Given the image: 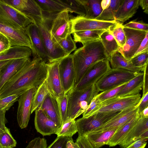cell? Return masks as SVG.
I'll return each mask as SVG.
<instances>
[{
  "label": "cell",
  "mask_w": 148,
  "mask_h": 148,
  "mask_svg": "<svg viewBox=\"0 0 148 148\" xmlns=\"http://www.w3.org/2000/svg\"><path fill=\"white\" fill-rule=\"evenodd\" d=\"M48 71L46 63L34 57L10 79L0 90V99L11 95L22 94L33 88L38 89L46 79Z\"/></svg>",
  "instance_id": "cell-1"
},
{
  "label": "cell",
  "mask_w": 148,
  "mask_h": 148,
  "mask_svg": "<svg viewBox=\"0 0 148 148\" xmlns=\"http://www.w3.org/2000/svg\"><path fill=\"white\" fill-rule=\"evenodd\" d=\"M72 54L75 73V86L90 66L98 61L108 59L100 40L84 44Z\"/></svg>",
  "instance_id": "cell-2"
},
{
  "label": "cell",
  "mask_w": 148,
  "mask_h": 148,
  "mask_svg": "<svg viewBox=\"0 0 148 148\" xmlns=\"http://www.w3.org/2000/svg\"><path fill=\"white\" fill-rule=\"evenodd\" d=\"M99 92L94 84L82 89H73L67 94V119H75L83 114Z\"/></svg>",
  "instance_id": "cell-3"
},
{
  "label": "cell",
  "mask_w": 148,
  "mask_h": 148,
  "mask_svg": "<svg viewBox=\"0 0 148 148\" xmlns=\"http://www.w3.org/2000/svg\"><path fill=\"white\" fill-rule=\"evenodd\" d=\"M44 17V19L41 21L34 19L39 29L47 53V62L46 63H50L60 60L67 56L52 39L49 32L50 20L49 18Z\"/></svg>",
  "instance_id": "cell-4"
},
{
  "label": "cell",
  "mask_w": 148,
  "mask_h": 148,
  "mask_svg": "<svg viewBox=\"0 0 148 148\" xmlns=\"http://www.w3.org/2000/svg\"><path fill=\"white\" fill-rule=\"evenodd\" d=\"M32 17L0 0V23L17 29H25L34 23Z\"/></svg>",
  "instance_id": "cell-5"
},
{
  "label": "cell",
  "mask_w": 148,
  "mask_h": 148,
  "mask_svg": "<svg viewBox=\"0 0 148 148\" xmlns=\"http://www.w3.org/2000/svg\"><path fill=\"white\" fill-rule=\"evenodd\" d=\"M69 12L72 13V11L67 8L53 14L51 18L50 33L52 39L56 43L72 34Z\"/></svg>",
  "instance_id": "cell-6"
},
{
  "label": "cell",
  "mask_w": 148,
  "mask_h": 148,
  "mask_svg": "<svg viewBox=\"0 0 148 148\" xmlns=\"http://www.w3.org/2000/svg\"><path fill=\"white\" fill-rule=\"evenodd\" d=\"M139 73L123 69H111L95 84L99 92L103 91L128 82Z\"/></svg>",
  "instance_id": "cell-7"
},
{
  "label": "cell",
  "mask_w": 148,
  "mask_h": 148,
  "mask_svg": "<svg viewBox=\"0 0 148 148\" xmlns=\"http://www.w3.org/2000/svg\"><path fill=\"white\" fill-rule=\"evenodd\" d=\"M120 112H98L77 119L76 123L78 136H85L93 131L105 124Z\"/></svg>",
  "instance_id": "cell-8"
},
{
  "label": "cell",
  "mask_w": 148,
  "mask_h": 148,
  "mask_svg": "<svg viewBox=\"0 0 148 148\" xmlns=\"http://www.w3.org/2000/svg\"><path fill=\"white\" fill-rule=\"evenodd\" d=\"M141 98V95L122 97L115 96L100 102L92 111L98 112H120L136 106Z\"/></svg>",
  "instance_id": "cell-9"
},
{
  "label": "cell",
  "mask_w": 148,
  "mask_h": 148,
  "mask_svg": "<svg viewBox=\"0 0 148 148\" xmlns=\"http://www.w3.org/2000/svg\"><path fill=\"white\" fill-rule=\"evenodd\" d=\"M111 69L110 62L108 59L94 63L88 69L73 89H81L95 84Z\"/></svg>",
  "instance_id": "cell-10"
},
{
  "label": "cell",
  "mask_w": 148,
  "mask_h": 148,
  "mask_svg": "<svg viewBox=\"0 0 148 148\" xmlns=\"http://www.w3.org/2000/svg\"><path fill=\"white\" fill-rule=\"evenodd\" d=\"M125 43L122 48L119 47L117 51L127 61L134 56L148 31L123 27Z\"/></svg>",
  "instance_id": "cell-11"
},
{
  "label": "cell",
  "mask_w": 148,
  "mask_h": 148,
  "mask_svg": "<svg viewBox=\"0 0 148 148\" xmlns=\"http://www.w3.org/2000/svg\"><path fill=\"white\" fill-rule=\"evenodd\" d=\"M58 68L63 91L64 94H67L75 87V73L72 54L60 60Z\"/></svg>",
  "instance_id": "cell-12"
},
{
  "label": "cell",
  "mask_w": 148,
  "mask_h": 148,
  "mask_svg": "<svg viewBox=\"0 0 148 148\" xmlns=\"http://www.w3.org/2000/svg\"><path fill=\"white\" fill-rule=\"evenodd\" d=\"M71 32L79 31L95 30H109L116 22L115 21H104L92 19L84 16L78 15L70 19Z\"/></svg>",
  "instance_id": "cell-13"
},
{
  "label": "cell",
  "mask_w": 148,
  "mask_h": 148,
  "mask_svg": "<svg viewBox=\"0 0 148 148\" xmlns=\"http://www.w3.org/2000/svg\"><path fill=\"white\" fill-rule=\"evenodd\" d=\"M37 89L33 88L27 90L20 95L18 100L17 119L18 125L21 129L26 127L28 125L31 114L32 99Z\"/></svg>",
  "instance_id": "cell-14"
},
{
  "label": "cell",
  "mask_w": 148,
  "mask_h": 148,
  "mask_svg": "<svg viewBox=\"0 0 148 148\" xmlns=\"http://www.w3.org/2000/svg\"><path fill=\"white\" fill-rule=\"evenodd\" d=\"M60 60L46 63L48 71L47 77L45 80L47 87L49 93L57 101L64 95L59 72L58 67Z\"/></svg>",
  "instance_id": "cell-15"
},
{
  "label": "cell",
  "mask_w": 148,
  "mask_h": 148,
  "mask_svg": "<svg viewBox=\"0 0 148 148\" xmlns=\"http://www.w3.org/2000/svg\"><path fill=\"white\" fill-rule=\"evenodd\" d=\"M31 41L32 55L47 62V55L45 47L39 28L35 22L29 25L25 28Z\"/></svg>",
  "instance_id": "cell-16"
},
{
  "label": "cell",
  "mask_w": 148,
  "mask_h": 148,
  "mask_svg": "<svg viewBox=\"0 0 148 148\" xmlns=\"http://www.w3.org/2000/svg\"><path fill=\"white\" fill-rule=\"evenodd\" d=\"M3 0L34 20L41 21L44 19L42 12L35 0Z\"/></svg>",
  "instance_id": "cell-17"
},
{
  "label": "cell",
  "mask_w": 148,
  "mask_h": 148,
  "mask_svg": "<svg viewBox=\"0 0 148 148\" xmlns=\"http://www.w3.org/2000/svg\"><path fill=\"white\" fill-rule=\"evenodd\" d=\"M0 33L9 40L12 46H25L32 50L31 43L25 29H15L0 23Z\"/></svg>",
  "instance_id": "cell-18"
},
{
  "label": "cell",
  "mask_w": 148,
  "mask_h": 148,
  "mask_svg": "<svg viewBox=\"0 0 148 148\" xmlns=\"http://www.w3.org/2000/svg\"><path fill=\"white\" fill-rule=\"evenodd\" d=\"M34 122L36 131L43 136L56 134L59 128L40 108L35 111Z\"/></svg>",
  "instance_id": "cell-19"
},
{
  "label": "cell",
  "mask_w": 148,
  "mask_h": 148,
  "mask_svg": "<svg viewBox=\"0 0 148 148\" xmlns=\"http://www.w3.org/2000/svg\"><path fill=\"white\" fill-rule=\"evenodd\" d=\"M137 111L138 108L136 106L121 111L105 124L92 132L119 128L130 120Z\"/></svg>",
  "instance_id": "cell-20"
},
{
  "label": "cell",
  "mask_w": 148,
  "mask_h": 148,
  "mask_svg": "<svg viewBox=\"0 0 148 148\" xmlns=\"http://www.w3.org/2000/svg\"><path fill=\"white\" fill-rule=\"evenodd\" d=\"M39 108H40L59 128L60 127L62 122L58 102L56 99L49 93L47 95Z\"/></svg>",
  "instance_id": "cell-21"
},
{
  "label": "cell",
  "mask_w": 148,
  "mask_h": 148,
  "mask_svg": "<svg viewBox=\"0 0 148 148\" xmlns=\"http://www.w3.org/2000/svg\"><path fill=\"white\" fill-rule=\"evenodd\" d=\"M147 130L148 117L140 114L139 118L136 124L118 145L122 148H126L135 140L140 139L141 135Z\"/></svg>",
  "instance_id": "cell-22"
},
{
  "label": "cell",
  "mask_w": 148,
  "mask_h": 148,
  "mask_svg": "<svg viewBox=\"0 0 148 148\" xmlns=\"http://www.w3.org/2000/svg\"><path fill=\"white\" fill-rule=\"evenodd\" d=\"M139 0H122L115 16V21L123 23L136 13L139 6Z\"/></svg>",
  "instance_id": "cell-23"
},
{
  "label": "cell",
  "mask_w": 148,
  "mask_h": 148,
  "mask_svg": "<svg viewBox=\"0 0 148 148\" xmlns=\"http://www.w3.org/2000/svg\"><path fill=\"white\" fill-rule=\"evenodd\" d=\"M30 58L12 60L1 70L0 90L5 84L17 72Z\"/></svg>",
  "instance_id": "cell-24"
},
{
  "label": "cell",
  "mask_w": 148,
  "mask_h": 148,
  "mask_svg": "<svg viewBox=\"0 0 148 148\" xmlns=\"http://www.w3.org/2000/svg\"><path fill=\"white\" fill-rule=\"evenodd\" d=\"M140 114L137 112L130 120L118 128L107 145L110 147L115 146L118 144L123 139L137 122Z\"/></svg>",
  "instance_id": "cell-25"
},
{
  "label": "cell",
  "mask_w": 148,
  "mask_h": 148,
  "mask_svg": "<svg viewBox=\"0 0 148 148\" xmlns=\"http://www.w3.org/2000/svg\"><path fill=\"white\" fill-rule=\"evenodd\" d=\"M143 72H140L127 82L116 96H133L140 94L143 85Z\"/></svg>",
  "instance_id": "cell-26"
},
{
  "label": "cell",
  "mask_w": 148,
  "mask_h": 148,
  "mask_svg": "<svg viewBox=\"0 0 148 148\" xmlns=\"http://www.w3.org/2000/svg\"><path fill=\"white\" fill-rule=\"evenodd\" d=\"M118 129L112 128L101 131L92 132L85 136L95 148H99L104 145H107Z\"/></svg>",
  "instance_id": "cell-27"
},
{
  "label": "cell",
  "mask_w": 148,
  "mask_h": 148,
  "mask_svg": "<svg viewBox=\"0 0 148 148\" xmlns=\"http://www.w3.org/2000/svg\"><path fill=\"white\" fill-rule=\"evenodd\" d=\"M31 49L23 46H12L8 51L0 54V61L17 59L30 58Z\"/></svg>",
  "instance_id": "cell-28"
},
{
  "label": "cell",
  "mask_w": 148,
  "mask_h": 148,
  "mask_svg": "<svg viewBox=\"0 0 148 148\" xmlns=\"http://www.w3.org/2000/svg\"><path fill=\"white\" fill-rule=\"evenodd\" d=\"M111 69H123L134 72H143L144 69L134 66L129 61L126 60L122 55L117 51L108 59Z\"/></svg>",
  "instance_id": "cell-29"
},
{
  "label": "cell",
  "mask_w": 148,
  "mask_h": 148,
  "mask_svg": "<svg viewBox=\"0 0 148 148\" xmlns=\"http://www.w3.org/2000/svg\"><path fill=\"white\" fill-rule=\"evenodd\" d=\"M106 30H95L81 31L75 32L73 35L75 42L81 43L83 45L88 42L100 40L101 34Z\"/></svg>",
  "instance_id": "cell-30"
},
{
  "label": "cell",
  "mask_w": 148,
  "mask_h": 148,
  "mask_svg": "<svg viewBox=\"0 0 148 148\" xmlns=\"http://www.w3.org/2000/svg\"><path fill=\"white\" fill-rule=\"evenodd\" d=\"M100 40L108 60L113 54L117 51L119 47L109 30L106 31L101 34Z\"/></svg>",
  "instance_id": "cell-31"
},
{
  "label": "cell",
  "mask_w": 148,
  "mask_h": 148,
  "mask_svg": "<svg viewBox=\"0 0 148 148\" xmlns=\"http://www.w3.org/2000/svg\"><path fill=\"white\" fill-rule=\"evenodd\" d=\"M43 13L49 14L58 13L67 8L59 0H35Z\"/></svg>",
  "instance_id": "cell-32"
},
{
  "label": "cell",
  "mask_w": 148,
  "mask_h": 148,
  "mask_svg": "<svg viewBox=\"0 0 148 148\" xmlns=\"http://www.w3.org/2000/svg\"><path fill=\"white\" fill-rule=\"evenodd\" d=\"M83 5L86 12V18L95 19L100 14L103 10L101 6L100 0H80Z\"/></svg>",
  "instance_id": "cell-33"
},
{
  "label": "cell",
  "mask_w": 148,
  "mask_h": 148,
  "mask_svg": "<svg viewBox=\"0 0 148 148\" xmlns=\"http://www.w3.org/2000/svg\"><path fill=\"white\" fill-rule=\"evenodd\" d=\"M121 1L122 0H110L108 7L103 10L95 19L104 21H115L116 14Z\"/></svg>",
  "instance_id": "cell-34"
},
{
  "label": "cell",
  "mask_w": 148,
  "mask_h": 148,
  "mask_svg": "<svg viewBox=\"0 0 148 148\" xmlns=\"http://www.w3.org/2000/svg\"><path fill=\"white\" fill-rule=\"evenodd\" d=\"M49 92L45 80L39 86L34 96L31 104V114L40 106Z\"/></svg>",
  "instance_id": "cell-35"
},
{
  "label": "cell",
  "mask_w": 148,
  "mask_h": 148,
  "mask_svg": "<svg viewBox=\"0 0 148 148\" xmlns=\"http://www.w3.org/2000/svg\"><path fill=\"white\" fill-rule=\"evenodd\" d=\"M77 132L76 121L68 119L62 123L56 134L57 136L71 137Z\"/></svg>",
  "instance_id": "cell-36"
},
{
  "label": "cell",
  "mask_w": 148,
  "mask_h": 148,
  "mask_svg": "<svg viewBox=\"0 0 148 148\" xmlns=\"http://www.w3.org/2000/svg\"><path fill=\"white\" fill-rule=\"evenodd\" d=\"M16 141L12 135L10 129L5 127L0 130V144L2 146L14 148L16 147Z\"/></svg>",
  "instance_id": "cell-37"
},
{
  "label": "cell",
  "mask_w": 148,
  "mask_h": 148,
  "mask_svg": "<svg viewBox=\"0 0 148 148\" xmlns=\"http://www.w3.org/2000/svg\"><path fill=\"white\" fill-rule=\"evenodd\" d=\"M123 25L116 22L109 30L117 42L119 47L120 48L123 47L125 43V36L123 30Z\"/></svg>",
  "instance_id": "cell-38"
},
{
  "label": "cell",
  "mask_w": 148,
  "mask_h": 148,
  "mask_svg": "<svg viewBox=\"0 0 148 148\" xmlns=\"http://www.w3.org/2000/svg\"><path fill=\"white\" fill-rule=\"evenodd\" d=\"M67 8H69L72 12L79 16H85L86 12L80 0H59Z\"/></svg>",
  "instance_id": "cell-39"
},
{
  "label": "cell",
  "mask_w": 148,
  "mask_h": 148,
  "mask_svg": "<svg viewBox=\"0 0 148 148\" xmlns=\"http://www.w3.org/2000/svg\"><path fill=\"white\" fill-rule=\"evenodd\" d=\"M56 44L62 49L67 56L77 49L76 42L72 39L71 34L69 35L66 38L60 40Z\"/></svg>",
  "instance_id": "cell-40"
},
{
  "label": "cell",
  "mask_w": 148,
  "mask_h": 148,
  "mask_svg": "<svg viewBox=\"0 0 148 148\" xmlns=\"http://www.w3.org/2000/svg\"><path fill=\"white\" fill-rule=\"evenodd\" d=\"M127 83L102 91L98 94L95 97L100 102L114 97L116 96Z\"/></svg>",
  "instance_id": "cell-41"
},
{
  "label": "cell",
  "mask_w": 148,
  "mask_h": 148,
  "mask_svg": "<svg viewBox=\"0 0 148 148\" xmlns=\"http://www.w3.org/2000/svg\"><path fill=\"white\" fill-rule=\"evenodd\" d=\"M129 61L134 66L144 69L148 63V51L133 56Z\"/></svg>",
  "instance_id": "cell-42"
},
{
  "label": "cell",
  "mask_w": 148,
  "mask_h": 148,
  "mask_svg": "<svg viewBox=\"0 0 148 148\" xmlns=\"http://www.w3.org/2000/svg\"><path fill=\"white\" fill-rule=\"evenodd\" d=\"M68 99V95L64 94L57 100L62 123L67 119Z\"/></svg>",
  "instance_id": "cell-43"
},
{
  "label": "cell",
  "mask_w": 148,
  "mask_h": 148,
  "mask_svg": "<svg viewBox=\"0 0 148 148\" xmlns=\"http://www.w3.org/2000/svg\"><path fill=\"white\" fill-rule=\"evenodd\" d=\"M21 95H13L0 99V108L7 111L16 101H18Z\"/></svg>",
  "instance_id": "cell-44"
},
{
  "label": "cell",
  "mask_w": 148,
  "mask_h": 148,
  "mask_svg": "<svg viewBox=\"0 0 148 148\" xmlns=\"http://www.w3.org/2000/svg\"><path fill=\"white\" fill-rule=\"evenodd\" d=\"M72 138L71 137L57 136L47 148H66L67 141Z\"/></svg>",
  "instance_id": "cell-45"
},
{
  "label": "cell",
  "mask_w": 148,
  "mask_h": 148,
  "mask_svg": "<svg viewBox=\"0 0 148 148\" xmlns=\"http://www.w3.org/2000/svg\"><path fill=\"white\" fill-rule=\"evenodd\" d=\"M124 27L148 31V25L142 21H131L123 25Z\"/></svg>",
  "instance_id": "cell-46"
},
{
  "label": "cell",
  "mask_w": 148,
  "mask_h": 148,
  "mask_svg": "<svg viewBox=\"0 0 148 148\" xmlns=\"http://www.w3.org/2000/svg\"><path fill=\"white\" fill-rule=\"evenodd\" d=\"M46 139L40 137H36L31 141L25 148H47Z\"/></svg>",
  "instance_id": "cell-47"
},
{
  "label": "cell",
  "mask_w": 148,
  "mask_h": 148,
  "mask_svg": "<svg viewBox=\"0 0 148 148\" xmlns=\"http://www.w3.org/2000/svg\"><path fill=\"white\" fill-rule=\"evenodd\" d=\"M12 46L9 40L0 33V54L8 51Z\"/></svg>",
  "instance_id": "cell-48"
},
{
  "label": "cell",
  "mask_w": 148,
  "mask_h": 148,
  "mask_svg": "<svg viewBox=\"0 0 148 148\" xmlns=\"http://www.w3.org/2000/svg\"><path fill=\"white\" fill-rule=\"evenodd\" d=\"M75 143L80 148H95L86 136H78Z\"/></svg>",
  "instance_id": "cell-49"
},
{
  "label": "cell",
  "mask_w": 148,
  "mask_h": 148,
  "mask_svg": "<svg viewBox=\"0 0 148 148\" xmlns=\"http://www.w3.org/2000/svg\"><path fill=\"white\" fill-rule=\"evenodd\" d=\"M136 106L137 107L138 112L139 114L148 107V92L141 97L140 101Z\"/></svg>",
  "instance_id": "cell-50"
},
{
  "label": "cell",
  "mask_w": 148,
  "mask_h": 148,
  "mask_svg": "<svg viewBox=\"0 0 148 148\" xmlns=\"http://www.w3.org/2000/svg\"><path fill=\"white\" fill-rule=\"evenodd\" d=\"M147 51H148V32L146 34L145 37L133 56Z\"/></svg>",
  "instance_id": "cell-51"
},
{
  "label": "cell",
  "mask_w": 148,
  "mask_h": 148,
  "mask_svg": "<svg viewBox=\"0 0 148 148\" xmlns=\"http://www.w3.org/2000/svg\"><path fill=\"white\" fill-rule=\"evenodd\" d=\"M148 64L144 67L143 71V97L147 92H148Z\"/></svg>",
  "instance_id": "cell-52"
},
{
  "label": "cell",
  "mask_w": 148,
  "mask_h": 148,
  "mask_svg": "<svg viewBox=\"0 0 148 148\" xmlns=\"http://www.w3.org/2000/svg\"><path fill=\"white\" fill-rule=\"evenodd\" d=\"M100 102L95 97L92 99L86 110L82 114L83 117L88 116L90 113L93 110L95 107Z\"/></svg>",
  "instance_id": "cell-53"
},
{
  "label": "cell",
  "mask_w": 148,
  "mask_h": 148,
  "mask_svg": "<svg viewBox=\"0 0 148 148\" xmlns=\"http://www.w3.org/2000/svg\"><path fill=\"white\" fill-rule=\"evenodd\" d=\"M147 140L143 139H138L126 148H145L146 145Z\"/></svg>",
  "instance_id": "cell-54"
},
{
  "label": "cell",
  "mask_w": 148,
  "mask_h": 148,
  "mask_svg": "<svg viewBox=\"0 0 148 148\" xmlns=\"http://www.w3.org/2000/svg\"><path fill=\"white\" fill-rule=\"evenodd\" d=\"M6 112L5 110L0 108V130L6 127L5 124L7 122L5 116Z\"/></svg>",
  "instance_id": "cell-55"
},
{
  "label": "cell",
  "mask_w": 148,
  "mask_h": 148,
  "mask_svg": "<svg viewBox=\"0 0 148 148\" xmlns=\"http://www.w3.org/2000/svg\"><path fill=\"white\" fill-rule=\"evenodd\" d=\"M139 5L144 10L143 12L148 14V0H139Z\"/></svg>",
  "instance_id": "cell-56"
},
{
  "label": "cell",
  "mask_w": 148,
  "mask_h": 148,
  "mask_svg": "<svg viewBox=\"0 0 148 148\" xmlns=\"http://www.w3.org/2000/svg\"><path fill=\"white\" fill-rule=\"evenodd\" d=\"M66 147V148H80L77 144L73 141L72 138L67 141Z\"/></svg>",
  "instance_id": "cell-57"
},
{
  "label": "cell",
  "mask_w": 148,
  "mask_h": 148,
  "mask_svg": "<svg viewBox=\"0 0 148 148\" xmlns=\"http://www.w3.org/2000/svg\"><path fill=\"white\" fill-rule=\"evenodd\" d=\"M110 0H103L101 2V6L103 10L107 8L109 5Z\"/></svg>",
  "instance_id": "cell-58"
},
{
  "label": "cell",
  "mask_w": 148,
  "mask_h": 148,
  "mask_svg": "<svg viewBox=\"0 0 148 148\" xmlns=\"http://www.w3.org/2000/svg\"><path fill=\"white\" fill-rule=\"evenodd\" d=\"M12 60H8L0 61V70L10 62Z\"/></svg>",
  "instance_id": "cell-59"
},
{
  "label": "cell",
  "mask_w": 148,
  "mask_h": 148,
  "mask_svg": "<svg viewBox=\"0 0 148 148\" xmlns=\"http://www.w3.org/2000/svg\"><path fill=\"white\" fill-rule=\"evenodd\" d=\"M140 114L143 116L148 117V107L145 108Z\"/></svg>",
  "instance_id": "cell-60"
},
{
  "label": "cell",
  "mask_w": 148,
  "mask_h": 148,
  "mask_svg": "<svg viewBox=\"0 0 148 148\" xmlns=\"http://www.w3.org/2000/svg\"><path fill=\"white\" fill-rule=\"evenodd\" d=\"M0 148H8L3 147L0 144Z\"/></svg>",
  "instance_id": "cell-61"
},
{
  "label": "cell",
  "mask_w": 148,
  "mask_h": 148,
  "mask_svg": "<svg viewBox=\"0 0 148 148\" xmlns=\"http://www.w3.org/2000/svg\"><path fill=\"white\" fill-rule=\"evenodd\" d=\"M1 69L0 70V74H1Z\"/></svg>",
  "instance_id": "cell-62"
}]
</instances>
